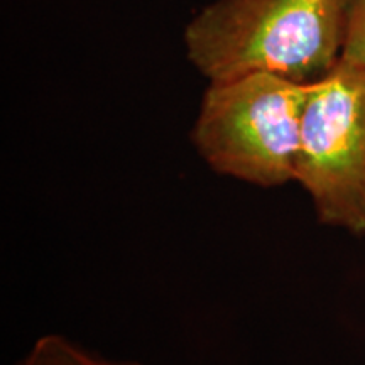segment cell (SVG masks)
Segmentation results:
<instances>
[{"mask_svg": "<svg viewBox=\"0 0 365 365\" xmlns=\"http://www.w3.org/2000/svg\"><path fill=\"white\" fill-rule=\"evenodd\" d=\"M341 59L365 68V0H346V26Z\"/></svg>", "mask_w": 365, "mask_h": 365, "instance_id": "cell-5", "label": "cell"}, {"mask_svg": "<svg viewBox=\"0 0 365 365\" xmlns=\"http://www.w3.org/2000/svg\"><path fill=\"white\" fill-rule=\"evenodd\" d=\"M309 85L269 73L208 83L191 129L210 170L257 188L294 181Z\"/></svg>", "mask_w": 365, "mask_h": 365, "instance_id": "cell-2", "label": "cell"}, {"mask_svg": "<svg viewBox=\"0 0 365 365\" xmlns=\"http://www.w3.org/2000/svg\"><path fill=\"white\" fill-rule=\"evenodd\" d=\"M294 181L319 223L365 237V68L340 58L309 83Z\"/></svg>", "mask_w": 365, "mask_h": 365, "instance_id": "cell-3", "label": "cell"}, {"mask_svg": "<svg viewBox=\"0 0 365 365\" xmlns=\"http://www.w3.org/2000/svg\"><path fill=\"white\" fill-rule=\"evenodd\" d=\"M16 365H145L135 359H112L68 339L61 333H46L33 341Z\"/></svg>", "mask_w": 365, "mask_h": 365, "instance_id": "cell-4", "label": "cell"}, {"mask_svg": "<svg viewBox=\"0 0 365 365\" xmlns=\"http://www.w3.org/2000/svg\"><path fill=\"white\" fill-rule=\"evenodd\" d=\"M346 0H215L185 29L186 56L208 83L269 73L309 85L341 58Z\"/></svg>", "mask_w": 365, "mask_h": 365, "instance_id": "cell-1", "label": "cell"}]
</instances>
